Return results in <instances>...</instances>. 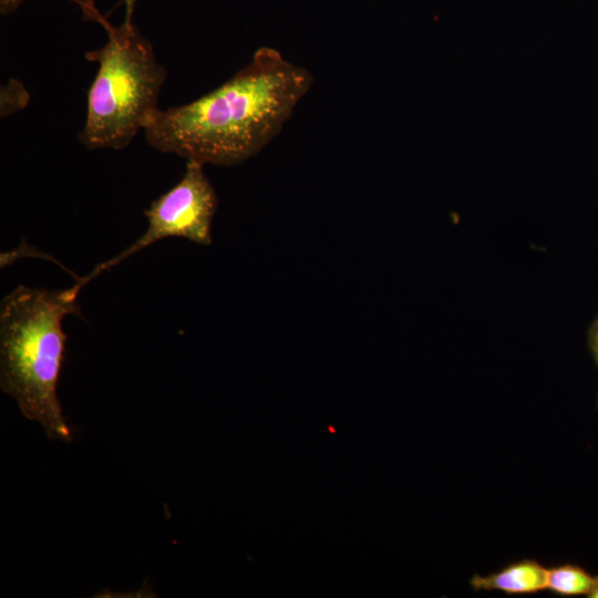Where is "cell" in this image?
Masks as SVG:
<instances>
[{"label":"cell","mask_w":598,"mask_h":598,"mask_svg":"<svg viewBox=\"0 0 598 598\" xmlns=\"http://www.w3.org/2000/svg\"><path fill=\"white\" fill-rule=\"evenodd\" d=\"M312 84L309 70L261 47L215 90L181 106L157 109L144 127L146 142L204 165L241 164L281 132Z\"/></svg>","instance_id":"obj_1"},{"label":"cell","mask_w":598,"mask_h":598,"mask_svg":"<svg viewBox=\"0 0 598 598\" xmlns=\"http://www.w3.org/2000/svg\"><path fill=\"white\" fill-rule=\"evenodd\" d=\"M587 344L598 369V315L596 316V318L594 319V321L591 322L588 329ZM597 406H598V396H597Z\"/></svg>","instance_id":"obj_7"},{"label":"cell","mask_w":598,"mask_h":598,"mask_svg":"<svg viewBox=\"0 0 598 598\" xmlns=\"http://www.w3.org/2000/svg\"><path fill=\"white\" fill-rule=\"evenodd\" d=\"M597 584L598 576L580 565L564 563L548 568L546 589L558 597H589Z\"/></svg>","instance_id":"obj_6"},{"label":"cell","mask_w":598,"mask_h":598,"mask_svg":"<svg viewBox=\"0 0 598 598\" xmlns=\"http://www.w3.org/2000/svg\"><path fill=\"white\" fill-rule=\"evenodd\" d=\"M548 568L532 558L512 561L487 575H473L470 586L475 592L499 591L508 596H528L546 590Z\"/></svg>","instance_id":"obj_5"},{"label":"cell","mask_w":598,"mask_h":598,"mask_svg":"<svg viewBox=\"0 0 598 598\" xmlns=\"http://www.w3.org/2000/svg\"><path fill=\"white\" fill-rule=\"evenodd\" d=\"M125 6V22H132V14L137 0H122Z\"/></svg>","instance_id":"obj_9"},{"label":"cell","mask_w":598,"mask_h":598,"mask_svg":"<svg viewBox=\"0 0 598 598\" xmlns=\"http://www.w3.org/2000/svg\"><path fill=\"white\" fill-rule=\"evenodd\" d=\"M589 598H598V584L596 588L594 589V591L589 595Z\"/></svg>","instance_id":"obj_10"},{"label":"cell","mask_w":598,"mask_h":598,"mask_svg":"<svg viewBox=\"0 0 598 598\" xmlns=\"http://www.w3.org/2000/svg\"><path fill=\"white\" fill-rule=\"evenodd\" d=\"M82 8L105 28L107 41L85 53L99 69L87 92L86 118L79 137L89 150H122L157 110L166 71L132 22L113 27L94 6L85 2Z\"/></svg>","instance_id":"obj_3"},{"label":"cell","mask_w":598,"mask_h":598,"mask_svg":"<svg viewBox=\"0 0 598 598\" xmlns=\"http://www.w3.org/2000/svg\"><path fill=\"white\" fill-rule=\"evenodd\" d=\"M24 1L25 0H0L1 14H9L11 12H14ZM74 1L79 2L80 0Z\"/></svg>","instance_id":"obj_8"},{"label":"cell","mask_w":598,"mask_h":598,"mask_svg":"<svg viewBox=\"0 0 598 598\" xmlns=\"http://www.w3.org/2000/svg\"><path fill=\"white\" fill-rule=\"evenodd\" d=\"M82 288L79 280L62 290L20 285L0 306L1 390L52 440L71 441L56 386L66 342L62 321L69 315L81 316Z\"/></svg>","instance_id":"obj_2"},{"label":"cell","mask_w":598,"mask_h":598,"mask_svg":"<svg viewBox=\"0 0 598 598\" xmlns=\"http://www.w3.org/2000/svg\"><path fill=\"white\" fill-rule=\"evenodd\" d=\"M217 206L218 198L204 173V164L188 159L182 179L145 210V233L116 256L99 264L80 281L84 286L101 272L165 238L178 237L202 246L212 245V223Z\"/></svg>","instance_id":"obj_4"}]
</instances>
